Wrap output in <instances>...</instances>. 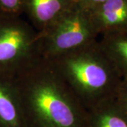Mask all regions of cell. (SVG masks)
Listing matches in <instances>:
<instances>
[{
  "instance_id": "cell-1",
  "label": "cell",
  "mask_w": 127,
  "mask_h": 127,
  "mask_svg": "<svg viewBox=\"0 0 127 127\" xmlns=\"http://www.w3.org/2000/svg\"><path fill=\"white\" fill-rule=\"evenodd\" d=\"M27 127H89V112L50 62L37 57L14 76Z\"/></svg>"
},
{
  "instance_id": "cell-2",
  "label": "cell",
  "mask_w": 127,
  "mask_h": 127,
  "mask_svg": "<svg viewBox=\"0 0 127 127\" xmlns=\"http://www.w3.org/2000/svg\"><path fill=\"white\" fill-rule=\"evenodd\" d=\"M48 61L88 110L114 98L122 80L98 40Z\"/></svg>"
},
{
  "instance_id": "cell-3",
  "label": "cell",
  "mask_w": 127,
  "mask_h": 127,
  "mask_svg": "<svg viewBox=\"0 0 127 127\" xmlns=\"http://www.w3.org/2000/svg\"><path fill=\"white\" fill-rule=\"evenodd\" d=\"M99 38L90 9L76 4L45 31L39 32L40 57L50 60Z\"/></svg>"
},
{
  "instance_id": "cell-4",
  "label": "cell",
  "mask_w": 127,
  "mask_h": 127,
  "mask_svg": "<svg viewBox=\"0 0 127 127\" xmlns=\"http://www.w3.org/2000/svg\"><path fill=\"white\" fill-rule=\"evenodd\" d=\"M38 37L21 16L0 14V74L15 76L39 57Z\"/></svg>"
},
{
  "instance_id": "cell-5",
  "label": "cell",
  "mask_w": 127,
  "mask_h": 127,
  "mask_svg": "<svg viewBox=\"0 0 127 127\" xmlns=\"http://www.w3.org/2000/svg\"><path fill=\"white\" fill-rule=\"evenodd\" d=\"M0 127H27L14 76L0 74Z\"/></svg>"
},
{
  "instance_id": "cell-6",
  "label": "cell",
  "mask_w": 127,
  "mask_h": 127,
  "mask_svg": "<svg viewBox=\"0 0 127 127\" xmlns=\"http://www.w3.org/2000/svg\"><path fill=\"white\" fill-rule=\"evenodd\" d=\"M76 3L74 0H23V13L38 32L62 16Z\"/></svg>"
},
{
  "instance_id": "cell-7",
  "label": "cell",
  "mask_w": 127,
  "mask_h": 127,
  "mask_svg": "<svg viewBox=\"0 0 127 127\" xmlns=\"http://www.w3.org/2000/svg\"><path fill=\"white\" fill-rule=\"evenodd\" d=\"M90 11L99 37L127 31V0H107Z\"/></svg>"
},
{
  "instance_id": "cell-8",
  "label": "cell",
  "mask_w": 127,
  "mask_h": 127,
  "mask_svg": "<svg viewBox=\"0 0 127 127\" xmlns=\"http://www.w3.org/2000/svg\"><path fill=\"white\" fill-rule=\"evenodd\" d=\"M99 45L122 78H127V31L101 35Z\"/></svg>"
},
{
  "instance_id": "cell-9",
  "label": "cell",
  "mask_w": 127,
  "mask_h": 127,
  "mask_svg": "<svg viewBox=\"0 0 127 127\" xmlns=\"http://www.w3.org/2000/svg\"><path fill=\"white\" fill-rule=\"evenodd\" d=\"M89 127H127V117L113 99L88 110Z\"/></svg>"
},
{
  "instance_id": "cell-10",
  "label": "cell",
  "mask_w": 127,
  "mask_h": 127,
  "mask_svg": "<svg viewBox=\"0 0 127 127\" xmlns=\"http://www.w3.org/2000/svg\"><path fill=\"white\" fill-rule=\"evenodd\" d=\"M23 14V0H0V14L21 16Z\"/></svg>"
},
{
  "instance_id": "cell-11",
  "label": "cell",
  "mask_w": 127,
  "mask_h": 127,
  "mask_svg": "<svg viewBox=\"0 0 127 127\" xmlns=\"http://www.w3.org/2000/svg\"><path fill=\"white\" fill-rule=\"evenodd\" d=\"M114 100L127 117V78H122Z\"/></svg>"
},
{
  "instance_id": "cell-12",
  "label": "cell",
  "mask_w": 127,
  "mask_h": 127,
  "mask_svg": "<svg viewBox=\"0 0 127 127\" xmlns=\"http://www.w3.org/2000/svg\"><path fill=\"white\" fill-rule=\"evenodd\" d=\"M78 5L83 6L87 9H93L95 6L104 3L107 0H74Z\"/></svg>"
}]
</instances>
